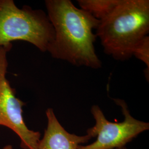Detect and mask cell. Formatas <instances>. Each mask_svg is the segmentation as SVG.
I'll use <instances>...</instances> for the list:
<instances>
[{
    "label": "cell",
    "instance_id": "ba28073f",
    "mask_svg": "<svg viewBox=\"0 0 149 149\" xmlns=\"http://www.w3.org/2000/svg\"><path fill=\"white\" fill-rule=\"evenodd\" d=\"M133 56L143 61L146 65V68L145 71V77L147 79V74L149 73V36H148L139 43L134 49Z\"/></svg>",
    "mask_w": 149,
    "mask_h": 149
},
{
    "label": "cell",
    "instance_id": "52a82bcc",
    "mask_svg": "<svg viewBox=\"0 0 149 149\" xmlns=\"http://www.w3.org/2000/svg\"><path fill=\"white\" fill-rule=\"evenodd\" d=\"M120 0H78L80 8L100 21L108 16Z\"/></svg>",
    "mask_w": 149,
    "mask_h": 149
},
{
    "label": "cell",
    "instance_id": "3957f363",
    "mask_svg": "<svg viewBox=\"0 0 149 149\" xmlns=\"http://www.w3.org/2000/svg\"><path fill=\"white\" fill-rule=\"evenodd\" d=\"M54 38L53 27L44 11L28 6L19 8L13 0H0V47L22 40L47 52Z\"/></svg>",
    "mask_w": 149,
    "mask_h": 149
},
{
    "label": "cell",
    "instance_id": "5b68a950",
    "mask_svg": "<svg viewBox=\"0 0 149 149\" xmlns=\"http://www.w3.org/2000/svg\"><path fill=\"white\" fill-rule=\"evenodd\" d=\"M12 46L0 47V125L10 128L19 137L23 149H38L41 134L27 127L23 117L26 103L16 96V91L6 78L7 54Z\"/></svg>",
    "mask_w": 149,
    "mask_h": 149
},
{
    "label": "cell",
    "instance_id": "30bf717a",
    "mask_svg": "<svg viewBox=\"0 0 149 149\" xmlns=\"http://www.w3.org/2000/svg\"><path fill=\"white\" fill-rule=\"evenodd\" d=\"M128 149L125 146H124V147H121V148H116V149Z\"/></svg>",
    "mask_w": 149,
    "mask_h": 149
},
{
    "label": "cell",
    "instance_id": "8992f818",
    "mask_svg": "<svg viewBox=\"0 0 149 149\" xmlns=\"http://www.w3.org/2000/svg\"><path fill=\"white\" fill-rule=\"evenodd\" d=\"M48 119L47 127L38 144V149H78L81 144L88 142L89 135L80 136L71 134L61 125L56 117L53 109L46 111Z\"/></svg>",
    "mask_w": 149,
    "mask_h": 149
},
{
    "label": "cell",
    "instance_id": "7a4b0ae2",
    "mask_svg": "<svg viewBox=\"0 0 149 149\" xmlns=\"http://www.w3.org/2000/svg\"><path fill=\"white\" fill-rule=\"evenodd\" d=\"M96 31L105 53L118 61L129 60L149 36V0H120Z\"/></svg>",
    "mask_w": 149,
    "mask_h": 149
},
{
    "label": "cell",
    "instance_id": "6da1fadb",
    "mask_svg": "<svg viewBox=\"0 0 149 149\" xmlns=\"http://www.w3.org/2000/svg\"><path fill=\"white\" fill-rule=\"evenodd\" d=\"M45 5L54 30L48 53L54 59L76 66L101 68L94 45L97 37L93 33L100 21L70 0H46Z\"/></svg>",
    "mask_w": 149,
    "mask_h": 149
},
{
    "label": "cell",
    "instance_id": "9c48e42d",
    "mask_svg": "<svg viewBox=\"0 0 149 149\" xmlns=\"http://www.w3.org/2000/svg\"><path fill=\"white\" fill-rule=\"evenodd\" d=\"M3 149H13V148L11 145H8L5 146Z\"/></svg>",
    "mask_w": 149,
    "mask_h": 149
},
{
    "label": "cell",
    "instance_id": "277c9868",
    "mask_svg": "<svg viewBox=\"0 0 149 149\" xmlns=\"http://www.w3.org/2000/svg\"><path fill=\"white\" fill-rule=\"evenodd\" d=\"M113 100L121 108L124 120L111 122L107 119L100 107L92 106L91 112L95 120V124L87 129V134L91 138L97 139L92 144L79 145L78 149H114L124 147L140 134L149 130V123L134 118L124 100L118 98Z\"/></svg>",
    "mask_w": 149,
    "mask_h": 149
}]
</instances>
